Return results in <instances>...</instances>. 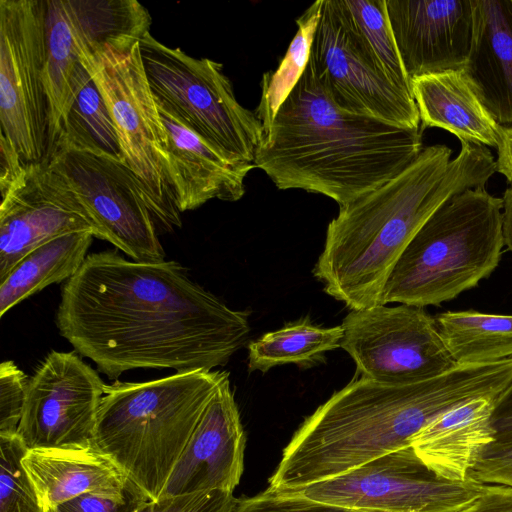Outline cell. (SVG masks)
<instances>
[{
    "label": "cell",
    "instance_id": "6da1fadb",
    "mask_svg": "<svg viewBox=\"0 0 512 512\" xmlns=\"http://www.w3.org/2000/svg\"><path fill=\"white\" fill-rule=\"evenodd\" d=\"M249 313L229 308L180 263L90 253L61 288L56 326L80 356L117 380L138 368L211 371L246 342Z\"/></svg>",
    "mask_w": 512,
    "mask_h": 512
},
{
    "label": "cell",
    "instance_id": "7a4b0ae2",
    "mask_svg": "<svg viewBox=\"0 0 512 512\" xmlns=\"http://www.w3.org/2000/svg\"><path fill=\"white\" fill-rule=\"evenodd\" d=\"M511 384L512 358L457 365L409 385L354 378L304 419L283 449L267 489L292 492L409 446L446 410L476 397L498 400Z\"/></svg>",
    "mask_w": 512,
    "mask_h": 512
},
{
    "label": "cell",
    "instance_id": "3957f363",
    "mask_svg": "<svg viewBox=\"0 0 512 512\" xmlns=\"http://www.w3.org/2000/svg\"><path fill=\"white\" fill-rule=\"evenodd\" d=\"M423 148L406 169L340 207L326 231L313 275L350 310L383 305V291L402 252L428 218L453 196L484 186L497 171L486 146L461 142Z\"/></svg>",
    "mask_w": 512,
    "mask_h": 512
},
{
    "label": "cell",
    "instance_id": "277c9868",
    "mask_svg": "<svg viewBox=\"0 0 512 512\" xmlns=\"http://www.w3.org/2000/svg\"><path fill=\"white\" fill-rule=\"evenodd\" d=\"M423 148L422 127L404 129L339 108L309 58L263 131L254 165L280 190L322 194L342 207L397 176Z\"/></svg>",
    "mask_w": 512,
    "mask_h": 512
},
{
    "label": "cell",
    "instance_id": "5b68a950",
    "mask_svg": "<svg viewBox=\"0 0 512 512\" xmlns=\"http://www.w3.org/2000/svg\"><path fill=\"white\" fill-rule=\"evenodd\" d=\"M228 372L190 370L106 385L94 446L149 501H158L219 383Z\"/></svg>",
    "mask_w": 512,
    "mask_h": 512
},
{
    "label": "cell",
    "instance_id": "8992f818",
    "mask_svg": "<svg viewBox=\"0 0 512 512\" xmlns=\"http://www.w3.org/2000/svg\"><path fill=\"white\" fill-rule=\"evenodd\" d=\"M502 211V198L484 186L453 196L402 252L386 282L383 305L438 306L489 277L505 245Z\"/></svg>",
    "mask_w": 512,
    "mask_h": 512
},
{
    "label": "cell",
    "instance_id": "52a82bcc",
    "mask_svg": "<svg viewBox=\"0 0 512 512\" xmlns=\"http://www.w3.org/2000/svg\"><path fill=\"white\" fill-rule=\"evenodd\" d=\"M45 0H0V191L47 161Z\"/></svg>",
    "mask_w": 512,
    "mask_h": 512
},
{
    "label": "cell",
    "instance_id": "ba28073f",
    "mask_svg": "<svg viewBox=\"0 0 512 512\" xmlns=\"http://www.w3.org/2000/svg\"><path fill=\"white\" fill-rule=\"evenodd\" d=\"M139 45L154 99L231 161L254 165L263 126L236 99L222 64L170 48L150 32Z\"/></svg>",
    "mask_w": 512,
    "mask_h": 512
},
{
    "label": "cell",
    "instance_id": "9c48e42d",
    "mask_svg": "<svg viewBox=\"0 0 512 512\" xmlns=\"http://www.w3.org/2000/svg\"><path fill=\"white\" fill-rule=\"evenodd\" d=\"M93 77L114 121L126 164L140 181L158 233L182 226L169 178L168 135L150 89L139 43L106 50L81 63Z\"/></svg>",
    "mask_w": 512,
    "mask_h": 512
},
{
    "label": "cell",
    "instance_id": "30bf717a",
    "mask_svg": "<svg viewBox=\"0 0 512 512\" xmlns=\"http://www.w3.org/2000/svg\"><path fill=\"white\" fill-rule=\"evenodd\" d=\"M485 486L439 477L409 445L287 493L353 512H449L476 499Z\"/></svg>",
    "mask_w": 512,
    "mask_h": 512
},
{
    "label": "cell",
    "instance_id": "8fae6325",
    "mask_svg": "<svg viewBox=\"0 0 512 512\" xmlns=\"http://www.w3.org/2000/svg\"><path fill=\"white\" fill-rule=\"evenodd\" d=\"M310 61L341 109L404 129H420L414 98L382 71L360 37L344 0H322Z\"/></svg>",
    "mask_w": 512,
    "mask_h": 512
},
{
    "label": "cell",
    "instance_id": "7c38bea8",
    "mask_svg": "<svg viewBox=\"0 0 512 512\" xmlns=\"http://www.w3.org/2000/svg\"><path fill=\"white\" fill-rule=\"evenodd\" d=\"M341 326L340 347L353 359L359 377L387 385H409L457 366L435 318L424 308L400 304L350 310Z\"/></svg>",
    "mask_w": 512,
    "mask_h": 512
},
{
    "label": "cell",
    "instance_id": "4fadbf2b",
    "mask_svg": "<svg viewBox=\"0 0 512 512\" xmlns=\"http://www.w3.org/2000/svg\"><path fill=\"white\" fill-rule=\"evenodd\" d=\"M49 163L85 205L98 227L99 239L134 261L165 260L149 199L126 163L75 149L58 150Z\"/></svg>",
    "mask_w": 512,
    "mask_h": 512
},
{
    "label": "cell",
    "instance_id": "5bb4252c",
    "mask_svg": "<svg viewBox=\"0 0 512 512\" xmlns=\"http://www.w3.org/2000/svg\"><path fill=\"white\" fill-rule=\"evenodd\" d=\"M105 386L77 352L51 351L29 378L17 435L27 449L94 446Z\"/></svg>",
    "mask_w": 512,
    "mask_h": 512
},
{
    "label": "cell",
    "instance_id": "9a60e30c",
    "mask_svg": "<svg viewBox=\"0 0 512 512\" xmlns=\"http://www.w3.org/2000/svg\"><path fill=\"white\" fill-rule=\"evenodd\" d=\"M99 230L69 181L49 161L27 166L1 193L0 281L27 253L73 232Z\"/></svg>",
    "mask_w": 512,
    "mask_h": 512
},
{
    "label": "cell",
    "instance_id": "2e32d148",
    "mask_svg": "<svg viewBox=\"0 0 512 512\" xmlns=\"http://www.w3.org/2000/svg\"><path fill=\"white\" fill-rule=\"evenodd\" d=\"M386 7L410 80L463 68L473 37L474 0H386Z\"/></svg>",
    "mask_w": 512,
    "mask_h": 512
},
{
    "label": "cell",
    "instance_id": "e0dca14e",
    "mask_svg": "<svg viewBox=\"0 0 512 512\" xmlns=\"http://www.w3.org/2000/svg\"><path fill=\"white\" fill-rule=\"evenodd\" d=\"M246 437L230 386L219 383L160 495L232 492L244 471Z\"/></svg>",
    "mask_w": 512,
    "mask_h": 512
},
{
    "label": "cell",
    "instance_id": "ac0fdd59",
    "mask_svg": "<svg viewBox=\"0 0 512 512\" xmlns=\"http://www.w3.org/2000/svg\"><path fill=\"white\" fill-rule=\"evenodd\" d=\"M155 102L168 135L169 178L179 212L194 210L212 199H241L245 178L255 166L231 161L163 103Z\"/></svg>",
    "mask_w": 512,
    "mask_h": 512
},
{
    "label": "cell",
    "instance_id": "d6986e66",
    "mask_svg": "<svg viewBox=\"0 0 512 512\" xmlns=\"http://www.w3.org/2000/svg\"><path fill=\"white\" fill-rule=\"evenodd\" d=\"M22 463L46 512L82 494L124 499L139 492L95 446L28 449Z\"/></svg>",
    "mask_w": 512,
    "mask_h": 512
},
{
    "label": "cell",
    "instance_id": "ffe728a7",
    "mask_svg": "<svg viewBox=\"0 0 512 512\" xmlns=\"http://www.w3.org/2000/svg\"><path fill=\"white\" fill-rule=\"evenodd\" d=\"M502 127H512V0H474L473 37L461 69Z\"/></svg>",
    "mask_w": 512,
    "mask_h": 512
},
{
    "label": "cell",
    "instance_id": "44dd1931",
    "mask_svg": "<svg viewBox=\"0 0 512 512\" xmlns=\"http://www.w3.org/2000/svg\"><path fill=\"white\" fill-rule=\"evenodd\" d=\"M496 401L476 397L446 410L415 434L410 445L439 477L466 481L485 449L496 440L492 425Z\"/></svg>",
    "mask_w": 512,
    "mask_h": 512
},
{
    "label": "cell",
    "instance_id": "7402d4cb",
    "mask_svg": "<svg viewBox=\"0 0 512 512\" xmlns=\"http://www.w3.org/2000/svg\"><path fill=\"white\" fill-rule=\"evenodd\" d=\"M411 90L422 128L444 129L460 142L497 148L500 126L485 109L462 70H449L411 79Z\"/></svg>",
    "mask_w": 512,
    "mask_h": 512
},
{
    "label": "cell",
    "instance_id": "603a6c76",
    "mask_svg": "<svg viewBox=\"0 0 512 512\" xmlns=\"http://www.w3.org/2000/svg\"><path fill=\"white\" fill-rule=\"evenodd\" d=\"M81 63L106 50L125 53L149 33L148 10L136 0H64Z\"/></svg>",
    "mask_w": 512,
    "mask_h": 512
},
{
    "label": "cell",
    "instance_id": "cb8c5ba5",
    "mask_svg": "<svg viewBox=\"0 0 512 512\" xmlns=\"http://www.w3.org/2000/svg\"><path fill=\"white\" fill-rule=\"evenodd\" d=\"M93 237L89 231L64 234L21 258L0 281V317L45 287L73 277L88 256Z\"/></svg>",
    "mask_w": 512,
    "mask_h": 512
},
{
    "label": "cell",
    "instance_id": "d4e9b609",
    "mask_svg": "<svg viewBox=\"0 0 512 512\" xmlns=\"http://www.w3.org/2000/svg\"><path fill=\"white\" fill-rule=\"evenodd\" d=\"M61 149L87 151L126 163L105 100L82 64L77 70L72 100L50 158Z\"/></svg>",
    "mask_w": 512,
    "mask_h": 512
},
{
    "label": "cell",
    "instance_id": "484cf974",
    "mask_svg": "<svg viewBox=\"0 0 512 512\" xmlns=\"http://www.w3.org/2000/svg\"><path fill=\"white\" fill-rule=\"evenodd\" d=\"M435 321L457 365L512 358V315L474 310L447 311L439 314Z\"/></svg>",
    "mask_w": 512,
    "mask_h": 512
},
{
    "label": "cell",
    "instance_id": "4316f807",
    "mask_svg": "<svg viewBox=\"0 0 512 512\" xmlns=\"http://www.w3.org/2000/svg\"><path fill=\"white\" fill-rule=\"evenodd\" d=\"M46 59L44 82L50 103L51 125L49 160L74 90V79L81 62L64 0H45Z\"/></svg>",
    "mask_w": 512,
    "mask_h": 512
},
{
    "label": "cell",
    "instance_id": "83f0119b",
    "mask_svg": "<svg viewBox=\"0 0 512 512\" xmlns=\"http://www.w3.org/2000/svg\"><path fill=\"white\" fill-rule=\"evenodd\" d=\"M343 328L321 327L308 319L287 323L248 346V369L266 372L288 363L310 367L324 360L326 352L339 348Z\"/></svg>",
    "mask_w": 512,
    "mask_h": 512
},
{
    "label": "cell",
    "instance_id": "f1b7e54d",
    "mask_svg": "<svg viewBox=\"0 0 512 512\" xmlns=\"http://www.w3.org/2000/svg\"><path fill=\"white\" fill-rule=\"evenodd\" d=\"M321 4L322 0L314 2L296 19V34L278 68L263 75L260 102L255 110L262 123L263 131L272 123L279 107L296 86L307 67L320 19Z\"/></svg>",
    "mask_w": 512,
    "mask_h": 512
},
{
    "label": "cell",
    "instance_id": "f546056e",
    "mask_svg": "<svg viewBox=\"0 0 512 512\" xmlns=\"http://www.w3.org/2000/svg\"><path fill=\"white\" fill-rule=\"evenodd\" d=\"M344 3L365 46L382 71L396 86L412 95L411 80L392 34L386 0H344Z\"/></svg>",
    "mask_w": 512,
    "mask_h": 512
},
{
    "label": "cell",
    "instance_id": "4dcf8cb0",
    "mask_svg": "<svg viewBox=\"0 0 512 512\" xmlns=\"http://www.w3.org/2000/svg\"><path fill=\"white\" fill-rule=\"evenodd\" d=\"M27 450L18 435H0V512H46L22 463Z\"/></svg>",
    "mask_w": 512,
    "mask_h": 512
},
{
    "label": "cell",
    "instance_id": "1f68e13d",
    "mask_svg": "<svg viewBox=\"0 0 512 512\" xmlns=\"http://www.w3.org/2000/svg\"><path fill=\"white\" fill-rule=\"evenodd\" d=\"M28 383V376L12 360L0 364V435H17Z\"/></svg>",
    "mask_w": 512,
    "mask_h": 512
},
{
    "label": "cell",
    "instance_id": "d6a6232c",
    "mask_svg": "<svg viewBox=\"0 0 512 512\" xmlns=\"http://www.w3.org/2000/svg\"><path fill=\"white\" fill-rule=\"evenodd\" d=\"M236 501L232 492L213 490L146 500L134 512H232Z\"/></svg>",
    "mask_w": 512,
    "mask_h": 512
},
{
    "label": "cell",
    "instance_id": "836d02e7",
    "mask_svg": "<svg viewBox=\"0 0 512 512\" xmlns=\"http://www.w3.org/2000/svg\"><path fill=\"white\" fill-rule=\"evenodd\" d=\"M232 512H353L313 501L296 493H276L269 489L245 498H237Z\"/></svg>",
    "mask_w": 512,
    "mask_h": 512
},
{
    "label": "cell",
    "instance_id": "e575fe53",
    "mask_svg": "<svg viewBox=\"0 0 512 512\" xmlns=\"http://www.w3.org/2000/svg\"><path fill=\"white\" fill-rule=\"evenodd\" d=\"M469 478L484 484L512 485V440H495L483 452Z\"/></svg>",
    "mask_w": 512,
    "mask_h": 512
},
{
    "label": "cell",
    "instance_id": "d590c367",
    "mask_svg": "<svg viewBox=\"0 0 512 512\" xmlns=\"http://www.w3.org/2000/svg\"><path fill=\"white\" fill-rule=\"evenodd\" d=\"M146 500L139 492L124 499L87 493L64 501L47 512H134Z\"/></svg>",
    "mask_w": 512,
    "mask_h": 512
},
{
    "label": "cell",
    "instance_id": "8d00e7d4",
    "mask_svg": "<svg viewBox=\"0 0 512 512\" xmlns=\"http://www.w3.org/2000/svg\"><path fill=\"white\" fill-rule=\"evenodd\" d=\"M449 512H512V487L486 484L480 496Z\"/></svg>",
    "mask_w": 512,
    "mask_h": 512
},
{
    "label": "cell",
    "instance_id": "74e56055",
    "mask_svg": "<svg viewBox=\"0 0 512 512\" xmlns=\"http://www.w3.org/2000/svg\"><path fill=\"white\" fill-rule=\"evenodd\" d=\"M492 425L496 440H512V384L495 403Z\"/></svg>",
    "mask_w": 512,
    "mask_h": 512
},
{
    "label": "cell",
    "instance_id": "f35d334b",
    "mask_svg": "<svg viewBox=\"0 0 512 512\" xmlns=\"http://www.w3.org/2000/svg\"><path fill=\"white\" fill-rule=\"evenodd\" d=\"M497 150V172L512 183V127L504 128L502 143Z\"/></svg>",
    "mask_w": 512,
    "mask_h": 512
},
{
    "label": "cell",
    "instance_id": "ab89813d",
    "mask_svg": "<svg viewBox=\"0 0 512 512\" xmlns=\"http://www.w3.org/2000/svg\"><path fill=\"white\" fill-rule=\"evenodd\" d=\"M503 236L505 246L512 251V183L505 190L503 197Z\"/></svg>",
    "mask_w": 512,
    "mask_h": 512
},
{
    "label": "cell",
    "instance_id": "60d3db41",
    "mask_svg": "<svg viewBox=\"0 0 512 512\" xmlns=\"http://www.w3.org/2000/svg\"><path fill=\"white\" fill-rule=\"evenodd\" d=\"M510 487H512V485Z\"/></svg>",
    "mask_w": 512,
    "mask_h": 512
}]
</instances>
